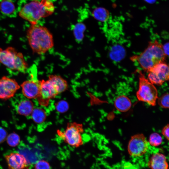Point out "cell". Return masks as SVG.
Wrapping results in <instances>:
<instances>
[{
    "instance_id": "obj_1",
    "label": "cell",
    "mask_w": 169,
    "mask_h": 169,
    "mask_svg": "<svg viewBox=\"0 0 169 169\" xmlns=\"http://www.w3.org/2000/svg\"><path fill=\"white\" fill-rule=\"evenodd\" d=\"M27 37L30 48L37 54H44L54 46L52 34L47 28L38 24L31 25Z\"/></svg>"
},
{
    "instance_id": "obj_2",
    "label": "cell",
    "mask_w": 169,
    "mask_h": 169,
    "mask_svg": "<svg viewBox=\"0 0 169 169\" xmlns=\"http://www.w3.org/2000/svg\"><path fill=\"white\" fill-rule=\"evenodd\" d=\"M166 57L163 45L155 40L150 42L143 52L132 56L131 59L137 62L143 70L148 72L156 64L164 62Z\"/></svg>"
},
{
    "instance_id": "obj_3",
    "label": "cell",
    "mask_w": 169,
    "mask_h": 169,
    "mask_svg": "<svg viewBox=\"0 0 169 169\" xmlns=\"http://www.w3.org/2000/svg\"><path fill=\"white\" fill-rule=\"evenodd\" d=\"M54 10V5L49 0H33L23 5L18 14L33 25L37 24L40 19L49 15Z\"/></svg>"
},
{
    "instance_id": "obj_4",
    "label": "cell",
    "mask_w": 169,
    "mask_h": 169,
    "mask_svg": "<svg viewBox=\"0 0 169 169\" xmlns=\"http://www.w3.org/2000/svg\"><path fill=\"white\" fill-rule=\"evenodd\" d=\"M0 63L12 70L22 73H25L28 67L23 54L11 47L5 49L0 48Z\"/></svg>"
},
{
    "instance_id": "obj_5",
    "label": "cell",
    "mask_w": 169,
    "mask_h": 169,
    "mask_svg": "<svg viewBox=\"0 0 169 169\" xmlns=\"http://www.w3.org/2000/svg\"><path fill=\"white\" fill-rule=\"evenodd\" d=\"M139 73V89L136 93L138 100L154 106L158 99V92L156 87L145 77L140 70Z\"/></svg>"
},
{
    "instance_id": "obj_6",
    "label": "cell",
    "mask_w": 169,
    "mask_h": 169,
    "mask_svg": "<svg viewBox=\"0 0 169 169\" xmlns=\"http://www.w3.org/2000/svg\"><path fill=\"white\" fill-rule=\"evenodd\" d=\"M84 132L82 124L75 122L69 123L64 131L58 130V135L70 146L78 147L83 145L81 134Z\"/></svg>"
},
{
    "instance_id": "obj_7",
    "label": "cell",
    "mask_w": 169,
    "mask_h": 169,
    "mask_svg": "<svg viewBox=\"0 0 169 169\" xmlns=\"http://www.w3.org/2000/svg\"><path fill=\"white\" fill-rule=\"evenodd\" d=\"M149 142L142 134H138L132 136L128 145L129 154L133 157H138L144 155L149 147Z\"/></svg>"
},
{
    "instance_id": "obj_8",
    "label": "cell",
    "mask_w": 169,
    "mask_h": 169,
    "mask_svg": "<svg viewBox=\"0 0 169 169\" xmlns=\"http://www.w3.org/2000/svg\"><path fill=\"white\" fill-rule=\"evenodd\" d=\"M147 72L148 79L153 84L161 85L169 80V64L165 61L156 64Z\"/></svg>"
},
{
    "instance_id": "obj_9",
    "label": "cell",
    "mask_w": 169,
    "mask_h": 169,
    "mask_svg": "<svg viewBox=\"0 0 169 169\" xmlns=\"http://www.w3.org/2000/svg\"><path fill=\"white\" fill-rule=\"evenodd\" d=\"M20 86L14 79L5 76L0 79V99L7 100L14 96Z\"/></svg>"
},
{
    "instance_id": "obj_10",
    "label": "cell",
    "mask_w": 169,
    "mask_h": 169,
    "mask_svg": "<svg viewBox=\"0 0 169 169\" xmlns=\"http://www.w3.org/2000/svg\"><path fill=\"white\" fill-rule=\"evenodd\" d=\"M58 94L49 80L41 81L40 93L37 98L40 105L47 106L50 100L55 97Z\"/></svg>"
},
{
    "instance_id": "obj_11",
    "label": "cell",
    "mask_w": 169,
    "mask_h": 169,
    "mask_svg": "<svg viewBox=\"0 0 169 169\" xmlns=\"http://www.w3.org/2000/svg\"><path fill=\"white\" fill-rule=\"evenodd\" d=\"M8 169H28L29 163L23 154L12 152L5 156Z\"/></svg>"
},
{
    "instance_id": "obj_12",
    "label": "cell",
    "mask_w": 169,
    "mask_h": 169,
    "mask_svg": "<svg viewBox=\"0 0 169 169\" xmlns=\"http://www.w3.org/2000/svg\"><path fill=\"white\" fill-rule=\"evenodd\" d=\"M41 81L33 79L23 82L21 85L23 95L28 99L37 98L40 91Z\"/></svg>"
},
{
    "instance_id": "obj_13",
    "label": "cell",
    "mask_w": 169,
    "mask_h": 169,
    "mask_svg": "<svg viewBox=\"0 0 169 169\" xmlns=\"http://www.w3.org/2000/svg\"><path fill=\"white\" fill-rule=\"evenodd\" d=\"M165 156L157 152L151 156L147 165L150 169H169V165Z\"/></svg>"
},
{
    "instance_id": "obj_14",
    "label": "cell",
    "mask_w": 169,
    "mask_h": 169,
    "mask_svg": "<svg viewBox=\"0 0 169 169\" xmlns=\"http://www.w3.org/2000/svg\"><path fill=\"white\" fill-rule=\"evenodd\" d=\"M15 108L18 114L26 116L31 114L34 109V105L31 100L23 99L18 103Z\"/></svg>"
},
{
    "instance_id": "obj_15",
    "label": "cell",
    "mask_w": 169,
    "mask_h": 169,
    "mask_svg": "<svg viewBox=\"0 0 169 169\" xmlns=\"http://www.w3.org/2000/svg\"><path fill=\"white\" fill-rule=\"evenodd\" d=\"M48 80L51 83L59 94L65 91L68 89L67 81L59 75H50L49 76Z\"/></svg>"
},
{
    "instance_id": "obj_16",
    "label": "cell",
    "mask_w": 169,
    "mask_h": 169,
    "mask_svg": "<svg viewBox=\"0 0 169 169\" xmlns=\"http://www.w3.org/2000/svg\"><path fill=\"white\" fill-rule=\"evenodd\" d=\"M114 105L118 110L121 112H125L130 109L131 103V100L127 97L124 95H121L116 98Z\"/></svg>"
},
{
    "instance_id": "obj_17",
    "label": "cell",
    "mask_w": 169,
    "mask_h": 169,
    "mask_svg": "<svg viewBox=\"0 0 169 169\" xmlns=\"http://www.w3.org/2000/svg\"><path fill=\"white\" fill-rule=\"evenodd\" d=\"M16 7L13 0H0V12L2 14L11 16L15 14Z\"/></svg>"
},
{
    "instance_id": "obj_18",
    "label": "cell",
    "mask_w": 169,
    "mask_h": 169,
    "mask_svg": "<svg viewBox=\"0 0 169 169\" xmlns=\"http://www.w3.org/2000/svg\"><path fill=\"white\" fill-rule=\"evenodd\" d=\"M31 115L33 120L35 123L38 124L44 122L46 118L45 111L40 108H37L34 109Z\"/></svg>"
},
{
    "instance_id": "obj_19",
    "label": "cell",
    "mask_w": 169,
    "mask_h": 169,
    "mask_svg": "<svg viewBox=\"0 0 169 169\" xmlns=\"http://www.w3.org/2000/svg\"><path fill=\"white\" fill-rule=\"evenodd\" d=\"M109 15L107 10L102 8H97L93 12V15L95 19L101 22L106 21L109 17Z\"/></svg>"
},
{
    "instance_id": "obj_20",
    "label": "cell",
    "mask_w": 169,
    "mask_h": 169,
    "mask_svg": "<svg viewBox=\"0 0 169 169\" xmlns=\"http://www.w3.org/2000/svg\"><path fill=\"white\" fill-rule=\"evenodd\" d=\"M73 29L75 39L77 41H81L84 37L85 25L81 23H78L75 25Z\"/></svg>"
},
{
    "instance_id": "obj_21",
    "label": "cell",
    "mask_w": 169,
    "mask_h": 169,
    "mask_svg": "<svg viewBox=\"0 0 169 169\" xmlns=\"http://www.w3.org/2000/svg\"><path fill=\"white\" fill-rule=\"evenodd\" d=\"M162 142V138L159 134L153 133L150 135L148 142L151 146L155 147L161 145Z\"/></svg>"
},
{
    "instance_id": "obj_22",
    "label": "cell",
    "mask_w": 169,
    "mask_h": 169,
    "mask_svg": "<svg viewBox=\"0 0 169 169\" xmlns=\"http://www.w3.org/2000/svg\"><path fill=\"white\" fill-rule=\"evenodd\" d=\"M8 144L10 146L15 147L20 142L19 136L15 133H12L9 134L6 138Z\"/></svg>"
},
{
    "instance_id": "obj_23",
    "label": "cell",
    "mask_w": 169,
    "mask_h": 169,
    "mask_svg": "<svg viewBox=\"0 0 169 169\" xmlns=\"http://www.w3.org/2000/svg\"><path fill=\"white\" fill-rule=\"evenodd\" d=\"M158 102L161 107L169 109V94L166 93L158 98Z\"/></svg>"
},
{
    "instance_id": "obj_24",
    "label": "cell",
    "mask_w": 169,
    "mask_h": 169,
    "mask_svg": "<svg viewBox=\"0 0 169 169\" xmlns=\"http://www.w3.org/2000/svg\"><path fill=\"white\" fill-rule=\"evenodd\" d=\"M55 107L57 111L63 113L68 110L69 105L66 101L61 100L59 101L55 104Z\"/></svg>"
},
{
    "instance_id": "obj_25",
    "label": "cell",
    "mask_w": 169,
    "mask_h": 169,
    "mask_svg": "<svg viewBox=\"0 0 169 169\" xmlns=\"http://www.w3.org/2000/svg\"><path fill=\"white\" fill-rule=\"evenodd\" d=\"M34 169H50V166L49 164L47 161L41 160L36 163Z\"/></svg>"
},
{
    "instance_id": "obj_26",
    "label": "cell",
    "mask_w": 169,
    "mask_h": 169,
    "mask_svg": "<svg viewBox=\"0 0 169 169\" xmlns=\"http://www.w3.org/2000/svg\"><path fill=\"white\" fill-rule=\"evenodd\" d=\"M161 133L163 136L169 141V124L163 128Z\"/></svg>"
},
{
    "instance_id": "obj_27",
    "label": "cell",
    "mask_w": 169,
    "mask_h": 169,
    "mask_svg": "<svg viewBox=\"0 0 169 169\" xmlns=\"http://www.w3.org/2000/svg\"><path fill=\"white\" fill-rule=\"evenodd\" d=\"M7 133L6 131L0 127V143L3 142L7 138Z\"/></svg>"
},
{
    "instance_id": "obj_28",
    "label": "cell",
    "mask_w": 169,
    "mask_h": 169,
    "mask_svg": "<svg viewBox=\"0 0 169 169\" xmlns=\"http://www.w3.org/2000/svg\"><path fill=\"white\" fill-rule=\"evenodd\" d=\"M146 0L148 2H151V1H153V0Z\"/></svg>"
}]
</instances>
